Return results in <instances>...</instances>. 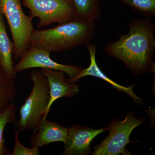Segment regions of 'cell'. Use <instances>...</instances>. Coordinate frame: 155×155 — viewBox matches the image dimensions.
Instances as JSON below:
<instances>
[{
    "label": "cell",
    "mask_w": 155,
    "mask_h": 155,
    "mask_svg": "<svg viewBox=\"0 0 155 155\" xmlns=\"http://www.w3.org/2000/svg\"><path fill=\"white\" fill-rule=\"evenodd\" d=\"M87 47L90 57L91 63L90 66L86 69H82L79 74H78L75 77L68 79L67 80V82L70 83H76L78 81L82 78L89 75L99 78L110 84L117 90L123 92L129 95L135 101H139L140 99L133 92V85H131L129 87L122 86L110 79L100 69L96 60V54L97 51V47L96 45L91 43L87 46Z\"/></svg>",
    "instance_id": "obj_11"
},
{
    "label": "cell",
    "mask_w": 155,
    "mask_h": 155,
    "mask_svg": "<svg viewBox=\"0 0 155 155\" xmlns=\"http://www.w3.org/2000/svg\"><path fill=\"white\" fill-rule=\"evenodd\" d=\"M16 119V107L12 102L4 112L0 114V155H11V153L5 143L3 133L6 125L15 122Z\"/></svg>",
    "instance_id": "obj_15"
},
{
    "label": "cell",
    "mask_w": 155,
    "mask_h": 155,
    "mask_svg": "<svg viewBox=\"0 0 155 155\" xmlns=\"http://www.w3.org/2000/svg\"><path fill=\"white\" fill-rule=\"evenodd\" d=\"M22 5L30 11L31 19L38 18L37 27L40 28L54 23L70 21L76 13L70 0H21Z\"/></svg>",
    "instance_id": "obj_6"
},
{
    "label": "cell",
    "mask_w": 155,
    "mask_h": 155,
    "mask_svg": "<svg viewBox=\"0 0 155 155\" xmlns=\"http://www.w3.org/2000/svg\"><path fill=\"white\" fill-rule=\"evenodd\" d=\"M129 30L116 41L106 46L105 52L122 61L134 74L140 75L154 70L155 24L150 18L133 19Z\"/></svg>",
    "instance_id": "obj_1"
},
{
    "label": "cell",
    "mask_w": 155,
    "mask_h": 155,
    "mask_svg": "<svg viewBox=\"0 0 155 155\" xmlns=\"http://www.w3.org/2000/svg\"><path fill=\"white\" fill-rule=\"evenodd\" d=\"M4 17L0 13V66L9 77L16 79L13 61L14 44L7 34Z\"/></svg>",
    "instance_id": "obj_12"
},
{
    "label": "cell",
    "mask_w": 155,
    "mask_h": 155,
    "mask_svg": "<svg viewBox=\"0 0 155 155\" xmlns=\"http://www.w3.org/2000/svg\"><path fill=\"white\" fill-rule=\"evenodd\" d=\"M108 130V127L99 129L75 125L69 128V133L62 155H86L90 153V143L97 136Z\"/></svg>",
    "instance_id": "obj_8"
},
{
    "label": "cell",
    "mask_w": 155,
    "mask_h": 155,
    "mask_svg": "<svg viewBox=\"0 0 155 155\" xmlns=\"http://www.w3.org/2000/svg\"><path fill=\"white\" fill-rule=\"evenodd\" d=\"M33 82L29 96L19 110V118L15 127L18 132L35 131L45 115L50 101V87L46 77L41 71L30 72Z\"/></svg>",
    "instance_id": "obj_3"
},
{
    "label": "cell",
    "mask_w": 155,
    "mask_h": 155,
    "mask_svg": "<svg viewBox=\"0 0 155 155\" xmlns=\"http://www.w3.org/2000/svg\"><path fill=\"white\" fill-rule=\"evenodd\" d=\"M69 128L56 122L42 119L31 139V147H40L48 146L55 142L66 141Z\"/></svg>",
    "instance_id": "obj_10"
},
{
    "label": "cell",
    "mask_w": 155,
    "mask_h": 155,
    "mask_svg": "<svg viewBox=\"0 0 155 155\" xmlns=\"http://www.w3.org/2000/svg\"><path fill=\"white\" fill-rule=\"evenodd\" d=\"M125 4L143 17L155 16V0H115Z\"/></svg>",
    "instance_id": "obj_16"
},
{
    "label": "cell",
    "mask_w": 155,
    "mask_h": 155,
    "mask_svg": "<svg viewBox=\"0 0 155 155\" xmlns=\"http://www.w3.org/2000/svg\"><path fill=\"white\" fill-rule=\"evenodd\" d=\"M15 137H14V146L13 151L11 155H39V148L37 147H26L20 143L19 139L18 133L16 127L14 126Z\"/></svg>",
    "instance_id": "obj_17"
},
{
    "label": "cell",
    "mask_w": 155,
    "mask_h": 155,
    "mask_svg": "<svg viewBox=\"0 0 155 155\" xmlns=\"http://www.w3.org/2000/svg\"><path fill=\"white\" fill-rule=\"evenodd\" d=\"M17 93L15 79L9 77L0 66V114L13 102Z\"/></svg>",
    "instance_id": "obj_13"
},
{
    "label": "cell",
    "mask_w": 155,
    "mask_h": 155,
    "mask_svg": "<svg viewBox=\"0 0 155 155\" xmlns=\"http://www.w3.org/2000/svg\"><path fill=\"white\" fill-rule=\"evenodd\" d=\"M75 9L76 17L95 22L101 16V0H70Z\"/></svg>",
    "instance_id": "obj_14"
},
{
    "label": "cell",
    "mask_w": 155,
    "mask_h": 155,
    "mask_svg": "<svg viewBox=\"0 0 155 155\" xmlns=\"http://www.w3.org/2000/svg\"><path fill=\"white\" fill-rule=\"evenodd\" d=\"M40 71L46 77L50 87L49 102L43 119L47 118L51 107L56 101L64 97H70L76 95L80 88L77 84L67 82L64 72L61 71L42 68Z\"/></svg>",
    "instance_id": "obj_9"
},
{
    "label": "cell",
    "mask_w": 155,
    "mask_h": 155,
    "mask_svg": "<svg viewBox=\"0 0 155 155\" xmlns=\"http://www.w3.org/2000/svg\"><path fill=\"white\" fill-rule=\"evenodd\" d=\"M48 51L30 45L27 51L14 66V72L17 75L26 69L35 68L53 69L61 71L67 74L69 78L75 77L83 68L71 65L59 64L50 58Z\"/></svg>",
    "instance_id": "obj_7"
},
{
    "label": "cell",
    "mask_w": 155,
    "mask_h": 155,
    "mask_svg": "<svg viewBox=\"0 0 155 155\" xmlns=\"http://www.w3.org/2000/svg\"><path fill=\"white\" fill-rule=\"evenodd\" d=\"M145 119H137L132 113L126 115L122 121L114 120L108 126L110 134L100 144L94 147V155L130 154L125 147L130 142L129 137L135 127L144 122Z\"/></svg>",
    "instance_id": "obj_5"
},
{
    "label": "cell",
    "mask_w": 155,
    "mask_h": 155,
    "mask_svg": "<svg viewBox=\"0 0 155 155\" xmlns=\"http://www.w3.org/2000/svg\"><path fill=\"white\" fill-rule=\"evenodd\" d=\"M95 28V22L75 17L54 28L34 30L29 43L50 52L65 51L91 44Z\"/></svg>",
    "instance_id": "obj_2"
},
{
    "label": "cell",
    "mask_w": 155,
    "mask_h": 155,
    "mask_svg": "<svg viewBox=\"0 0 155 155\" xmlns=\"http://www.w3.org/2000/svg\"><path fill=\"white\" fill-rule=\"evenodd\" d=\"M0 13L10 27L14 44L13 56L15 60H20L30 46L29 39L35 30L32 19L23 12L20 0H0Z\"/></svg>",
    "instance_id": "obj_4"
}]
</instances>
